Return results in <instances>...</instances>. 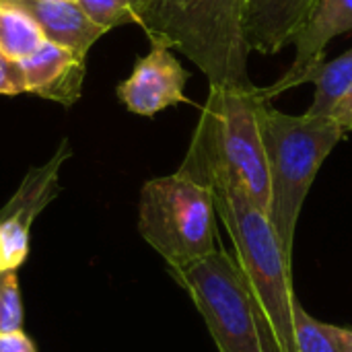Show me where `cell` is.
I'll return each instance as SVG.
<instances>
[{"label": "cell", "instance_id": "6da1fadb", "mask_svg": "<svg viewBox=\"0 0 352 352\" xmlns=\"http://www.w3.org/2000/svg\"><path fill=\"white\" fill-rule=\"evenodd\" d=\"M262 87H210L179 173L206 188L241 192L262 210L270 208V179L260 109Z\"/></svg>", "mask_w": 352, "mask_h": 352}, {"label": "cell", "instance_id": "7a4b0ae2", "mask_svg": "<svg viewBox=\"0 0 352 352\" xmlns=\"http://www.w3.org/2000/svg\"><path fill=\"white\" fill-rule=\"evenodd\" d=\"M248 0H142V29L192 60L210 87L252 89L243 31Z\"/></svg>", "mask_w": 352, "mask_h": 352}, {"label": "cell", "instance_id": "3957f363", "mask_svg": "<svg viewBox=\"0 0 352 352\" xmlns=\"http://www.w3.org/2000/svg\"><path fill=\"white\" fill-rule=\"evenodd\" d=\"M262 138L270 179L268 219L293 262L295 231L301 208L328 155L344 136L332 116L285 113L266 101L260 109Z\"/></svg>", "mask_w": 352, "mask_h": 352}, {"label": "cell", "instance_id": "277c9868", "mask_svg": "<svg viewBox=\"0 0 352 352\" xmlns=\"http://www.w3.org/2000/svg\"><path fill=\"white\" fill-rule=\"evenodd\" d=\"M167 272L194 301L219 352H283L266 311L227 250Z\"/></svg>", "mask_w": 352, "mask_h": 352}, {"label": "cell", "instance_id": "5b68a950", "mask_svg": "<svg viewBox=\"0 0 352 352\" xmlns=\"http://www.w3.org/2000/svg\"><path fill=\"white\" fill-rule=\"evenodd\" d=\"M208 190L214 196L217 214L233 241L235 260L266 311L280 349L295 352L293 305L297 297L293 293V262L287 258L268 212L241 192Z\"/></svg>", "mask_w": 352, "mask_h": 352}, {"label": "cell", "instance_id": "8992f818", "mask_svg": "<svg viewBox=\"0 0 352 352\" xmlns=\"http://www.w3.org/2000/svg\"><path fill=\"white\" fill-rule=\"evenodd\" d=\"M138 231L167 268L196 262L217 250L214 196L179 171L153 177L140 190Z\"/></svg>", "mask_w": 352, "mask_h": 352}, {"label": "cell", "instance_id": "52a82bcc", "mask_svg": "<svg viewBox=\"0 0 352 352\" xmlns=\"http://www.w3.org/2000/svg\"><path fill=\"white\" fill-rule=\"evenodd\" d=\"M70 155V142L64 138L50 161L25 173L16 192L0 208V272L19 270L27 260L33 221L60 194V169Z\"/></svg>", "mask_w": 352, "mask_h": 352}, {"label": "cell", "instance_id": "ba28073f", "mask_svg": "<svg viewBox=\"0 0 352 352\" xmlns=\"http://www.w3.org/2000/svg\"><path fill=\"white\" fill-rule=\"evenodd\" d=\"M188 70L163 41H151L146 56L138 58L130 76L118 85V99L128 111L153 118L159 111L186 103Z\"/></svg>", "mask_w": 352, "mask_h": 352}, {"label": "cell", "instance_id": "9c48e42d", "mask_svg": "<svg viewBox=\"0 0 352 352\" xmlns=\"http://www.w3.org/2000/svg\"><path fill=\"white\" fill-rule=\"evenodd\" d=\"M349 31H352V0H320L311 21L295 39V60L291 68L270 87H262L264 97L270 101L303 85L305 74L326 60L328 43Z\"/></svg>", "mask_w": 352, "mask_h": 352}, {"label": "cell", "instance_id": "30bf717a", "mask_svg": "<svg viewBox=\"0 0 352 352\" xmlns=\"http://www.w3.org/2000/svg\"><path fill=\"white\" fill-rule=\"evenodd\" d=\"M318 4L320 0H248L243 31L250 52L274 56L295 43Z\"/></svg>", "mask_w": 352, "mask_h": 352}, {"label": "cell", "instance_id": "8fae6325", "mask_svg": "<svg viewBox=\"0 0 352 352\" xmlns=\"http://www.w3.org/2000/svg\"><path fill=\"white\" fill-rule=\"evenodd\" d=\"M85 60L72 50L45 39L29 58L21 60L27 93L64 107L74 105L82 97Z\"/></svg>", "mask_w": 352, "mask_h": 352}, {"label": "cell", "instance_id": "7c38bea8", "mask_svg": "<svg viewBox=\"0 0 352 352\" xmlns=\"http://www.w3.org/2000/svg\"><path fill=\"white\" fill-rule=\"evenodd\" d=\"M23 8L41 29L43 37L52 43L72 50L76 56L87 58L89 50L107 31L97 25L80 6V2L66 0H4Z\"/></svg>", "mask_w": 352, "mask_h": 352}, {"label": "cell", "instance_id": "4fadbf2b", "mask_svg": "<svg viewBox=\"0 0 352 352\" xmlns=\"http://www.w3.org/2000/svg\"><path fill=\"white\" fill-rule=\"evenodd\" d=\"M303 82H314L316 93L307 109L309 116H332L334 107L352 85V47L334 60H324L309 70Z\"/></svg>", "mask_w": 352, "mask_h": 352}, {"label": "cell", "instance_id": "5bb4252c", "mask_svg": "<svg viewBox=\"0 0 352 352\" xmlns=\"http://www.w3.org/2000/svg\"><path fill=\"white\" fill-rule=\"evenodd\" d=\"M295 352H352V328L316 320L299 301L293 305Z\"/></svg>", "mask_w": 352, "mask_h": 352}, {"label": "cell", "instance_id": "9a60e30c", "mask_svg": "<svg viewBox=\"0 0 352 352\" xmlns=\"http://www.w3.org/2000/svg\"><path fill=\"white\" fill-rule=\"evenodd\" d=\"M45 41L39 25L19 6L2 0L0 4V50L14 58H29Z\"/></svg>", "mask_w": 352, "mask_h": 352}, {"label": "cell", "instance_id": "2e32d148", "mask_svg": "<svg viewBox=\"0 0 352 352\" xmlns=\"http://www.w3.org/2000/svg\"><path fill=\"white\" fill-rule=\"evenodd\" d=\"M80 6L105 31L122 25H142V0H80Z\"/></svg>", "mask_w": 352, "mask_h": 352}, {"label": "cell", "instance_id": "e0dca14e", "mask_svg": "<svg viewBox=\"0 0 352 352\" xmlns=\"http://www.w3.org/2000/svg\"><path fill=\"white\" fill-rule=\"evenodd\" d=\"M23 330V299L16 270L0 272V332Z\"/></svg>", "mask_w": 352, "mask_h": 352}, {"label": "cell", "instance_id": "ac0fdd59", "mask_svg": "<svg viewBox=\"0 0 352 352\" xmlns=\"http://www.w3.org/2000/svg\"><path fill=\"white\" fill-rule=\"evenodd\" d=\"M23 93H27L23 64L0 50V95L16 97Z\"/></svg>", "mask_w": 352, "mask_h": 352}, {"label": "cell", "instance_id": "d6986e66", "mask_svg": "<svg viewBox=\"0 0 352 352\" xmlns=\"http://www.w3.org/2000/svg\"><path fill=\"white\" fill-rule=\"evenodd\" d=\"M0 352H37V346L23 330L0 332Z\"/></svg>", "mask_w": 352, "mask_h": 352}, {"label": "cell", "instance_id": "ffe728a7", "mask_svg": "<svg viewBox=\"0 0 352 352\" xmlns=\"http://www.w3.org/2000/svg\"><path fill=\"white\" fill-rule=\"evenodd\" d=\"M332 118H334L344 130H352V85L351 89L342 95V99L338 101V105L334 107Z\"/></svg>", "mask_w": 352, "mask_h": 352}, {"label": "cell", "instance_id": "44dd1931", "mask_svg": "<svg viewBox=\"0 0 352 352\" xmlns=\"http://www.w3.org/2000/svg\"><path fill=\"white\" fill-rule=\"evenodd\" d=\"M66 2H80V0H66Z\"/></svg>", "mask_w": 352, "mask_h": 352}, {"label": "cell", "instance_id": "7402d4cb", "mask_svg": "<svg viewBox=\"0 0 352 352\" xmlns=\"http://www.w3.org/2000/svg\"><path fill=\"white\" fill-rule=\"evenodd\" d=\"M0 4H2V0H0Z\"/></svg>", "mask_w": 352, "mask_h": 352}]
</instances>
